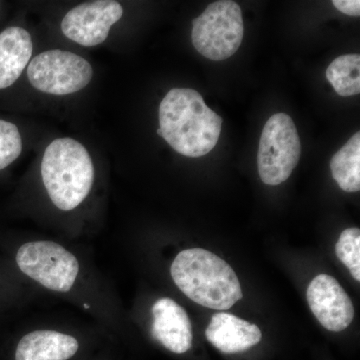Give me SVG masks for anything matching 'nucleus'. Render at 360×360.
Here are the masks:
<instances>
[{"label":"nucleus","mask_w":360,"mask_h":360,"mask_svg":"<svg viewBox=\"0 0 360 360\" xmlns=\"http://www.w3.org/2000/svg\"><path fill=\"white\" fill-rule=\"evenodd\" d=\"M222 118L196 90L174 89L161 101L158 134L181 155L200 158L219 142Z\"/></svg>","instance_id":"nucleus-1"},{"label":"nucleus","mask_w":360,"mask_h":360,"mask_svg":"<svg viewBox=\"0 0 360 360\" xmlns=\"http://www.w3.org/2000/svg\"><path fill=\"white\" fill-rule=\"evenodd\" d=\"M170 274L187 297L207 309H229L243 298L240 283L231 265L202 248L179 253Z\"/></svg>","instance_id":"nucleus-2"},{"label":"nucleus","mask_w":360,"mask_h":360,"mask_svg":"<svg viewBox=\"0 0 360 360\" xmlns=\"http://www.w3.org/2000/svg\"><path fill=\"white\" fill-rule=\"evenodd\" d=\"M41 176L49 198L59 210L70 212L89 195L94 167L89 151L75 139H56L45 149Z\"/></svg>","instance_id":"nucleus-3"},{"label":"nucleus","mask_w":360,"mask_h":360,"mask_svg":"<svg viewBox=\"0 0 360 360\" xmlns=\"http://www.w3.org/2000/svg\"><path fill=\"white\" fill-rule=\"evenodd\" d=\"M193 46L201 56L220 61L231 58L243 44V11L236 2H213L193 21Z\"/></svg>","instance_id":"nucleus-4"},{"label":"nucleus","mask_w":360,"mask_h":360,"mask_svg":"<svg viewBox=\"0 0 360 360\" xmlns=\"http://www.w3.org/2000/svg\"><path fill=\"white\" fill-rule=\"evenodd\" d=\"M302 143L290 115L277 113L265 123L258 148L257 165L260 179L276 186L290 179L298 165Z\"/></svg>","instance_id":"nucleus-5"},{"label":"nucleus","mask_w":360,"mask_h":360,"mask_svg":"<svg viewBox=\"0 0 360 360\" xmlns=\"http://www.w3.org/2000/svg\"><path fill=\"white\" fill-rule=\"evenodd\" d=\"M16 264L25 276L58 292H68L79 272L77 258L52 241H32L21 245L16 253Z\"/></svg>","instance_id":"nucleus-6"},{"label":"nucleus","mask_w":360,"mask_h":360,"mask_svg":"<svg viewBox=\"0 0 360 360\" xmlns=\"http://www.w3.org/2000/svg\"><path fill=\"white\" fill-rule=\"evenodd\" d=\"M91 65L70 51L42 52L30 61L27 77L34 89L44 94L66 96L84 89L92 78Z\"/></svg>","instance_id":"nucleus-7"},{"label":"nucleus","mask_w":360,"mask_h":360,"mask_svg":"<svg viewBox=\"0 0 360 360\" xmlns=\"http://www.w3.org/2000/svg\"><path fill=\"white\" fill-rule=\"evenodd\" d=\"M122 4L113 0H97L79 4L68 11L61 30L68 39L91 47L108 39L111 26L122 18Z\"/></svg>","instance_id":"nucleus-8"},{"label":"nucleus","mask_w":360,"mask_h":360,"mask_svg":"<svg viewBox=\"0 0 360 360\" xmlns=\"http://www.w3.org/2000/svg\"><path fill=\"white\" fill-rule=\"evenodd\" d=\"M307 298L317 321L329 331L340 333L354 321L352 300L335 277L328 274L314 277L307 288Z\"/></svg>","instance_id":"nucleus-9"},{"label":"nucleus","mask_w":360,"mask_h":360,"mask_svg":"<svg viewBox=\"0 0 360 360\" xmlns=\"http://www.w3.org/2000/svg\"><path fill=\"white\" fill-rule=\"evenodd\" d=\"M151 335L174 354L188 352L193 345V328L184 307L172 298L158 300L153 307Z\"/></svg>","instance_id":"nucleus-10"},{"label":"nucleus","mask_w":360,"mask_h":360,"mask_svg":"<svg viewBox=\"0 0 360 360\" xmlns=\"http://www.w3.org/2000/svg\"><path fill=\"white\" fill-rule=\"evenodd\" d=\"M205 336L213 347L227 354L246 352L262 338L257 326L227 312L212 315Z\"/></svg>","instance_id":"nucleus-11"},{"label":"nucleus","mask_w":360,"mask_h":360,"mask_svg":"<svg viewBox=\"0 0 360 360\" xmlns=\"http://www.w3.org/2000/svg\"><path fill=\"white\" fill-rule=\"evenodd\" d=\"M78 347L73 336L53 330L32 331L18 342L15 360H68Z\"/></svg>","instance_id":"nucleus-12"},{"label":"nucleus","mask_w":360,"mask_h":360,"mask_svg":"<svg viewBox=\"0 0 360 360\" xmlns=\"http://www.w3.org/2000/svg\"><path fill=\"white\" fill-rule=\"evenodd\" d=\"M33 44L25 28L11 26L0 33V89L11 86L32 58Z\"/></svg>","instance_id":"nucleus-13"},{"label":"nucleus","mask_w":360,"mask_h":360,"mask_svg":"<svg viewBox=\"0 0 360 360\" xmlns=\"http://www.w3.org/2000/svg\"><path fill=\"white\" fill-rule=\"evenodd\" d=\"M333 177L342 191H360V134L352 135L330 161Z\"/></svg>","instance_id":"nucleus-14"},{"label":"nucleus","mask_w":360,"mask_h":360,"mask_svg":"<svg viewBox=\"0 0 360 360\" xmlns=\"http://www.w3.org/2000/svg\"><path fill=\"white\" fill-rule=\"evenodd\" d=\"M326 78L338 96L347 97L359 94V54H345L335 59L326 70Z\"/></svg>","instance_id":"nucleus-15"},{"label":"nucleus","mask_w":360,"mask_h":360,"mask_svg":"<svg viewBox=\"0 0 360 360\" xmlns=\"http://www.w3.org/2000/svg\"><path fill=\"white\" fill-rule=\"evenodd\" d=\"M335 252L341 262L349 269L356 281H360V231L347 229L340 234L335 245Z\"/></svg>","instance_id":"nucleus-16"},{"label":"nucleus","mask_w":360,"mask_h":360,"mask_svg":"<svg viewBox=\"0 0 360 360\" xmlns=\"http://www.w3.org/2000/svg\"><path fill=\"white\" fill-rule=\"evenodd\" d=\"M22 151V139L18 127L0 120V170L18 160Z\"/></svg>","instance_id":"nucleus-17"},{"label":"nucleus","mask_w":360,"mask_h":360,"mask_svg":"<svg viewBox=\"0 0 360 360\" xmlns=\"http://www.w3.org/2000/svg\"><path fill=\"white\" fill-rule=\"evenodd\" d=\"M333 4L338 11L347 14V15H360L359 0H333Z\"/></svg>","instance_id":"nucleus-18"}]
</instances>
